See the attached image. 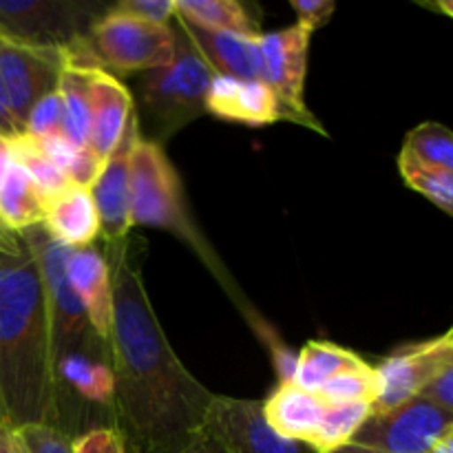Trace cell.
Listing matches in <instances>:
<instances>
[{
  "instance_id": "obj_1",
  "label": "cell",
  "mask_w": 453,
  "mask_h": 453,
  "mask_svg": "<svg viewBox=\"0 0 453 453\" xmlns=\"http://www.w3.org/2000/svg\"><path fill=\"white\" fill-rule=\"evenodd\" d=\"M111 273L113 427L128 453H181L203 434L215 394L177 358L146 292L128 234L104 248Z\"/></svg>"
},
{
  "instance_id": "obj_2",
  "label": "cell",
  "mask_w": 453,
  "mask_h": 453,
  "mask_svg": "<svg viewBox=\"0 0 453 453\" xmlns=\"http://www.w3.org/2000/svg\"><path fill=\"white\" fill-rule=\"evenodd\" d=\"M0 398L9 427H56L47 301L20 234L0 242Z\"/></svg>"
},
{
  "instance_id": "obj_3",
  "label": "cell",
  "mask_w": 453,
  "mask_h": 453,
  "mask_svg": "<svg viewBox=\"0 0 453 453\" xmlns=\"http://www.w3.org/2000/svg\"><path fill=\"white\" fill-rule=\"evenodd\" d=\"M128 217L133 226H150V228H162L166 233L175 234L177 239L186 243L195 255L202 259L212 273V277L219 281L226 295L234 301L239 312L246 317L255 334L259 336L261 343L268 348L273 357L274 370L283 372L295 361V352L281 343L277 334L268 327V323L252 310L243 292L239 290L237 283L226 270L224 261L217 257L208 239L203 237L202 230L195 224L193 215L186 203L184 184L180 180V173L168 159L164 146L153 144V142L137 140L135 149L131 155V180H128Z\"/></svg>"
},
{
  "instance_id": "obj_4",
  "label": "cell",
  "mask_w": 453,
  "mask_h": 453,
  "mask_svg": "<svg viewBox=\"0 0 453 453\" xmlns=\"http://www.w3.org/2000/svg\"><path fill=\"white\" fill-rule=\"evenodd\" d=\"M171 27L175 34L173 62L142 75L137 91L140 106H135L142 140L159 146L206 115V93L215 78L175 16Z\"/></svg>"
},
{
  "instance_id": "obj_5",
  "label": "cell",
  "mask_w": 453,
  "mask_h": 453,
  "mask_svg": "<svg viewBox=\"0 0 453 453\" xmlns=\"http://www.w3.org/2000/svg\"><path fill=\"white\" fill-rule=\"evenodd\" d=\"M20 239L34 255L42 279L51 339V367L66 357H96L111 361L109 343L93 330L87 312L66 281L65 264L69 248L60 246L42 224L22 230Z\"/></svg>"
},
{
  "instance_id": "obj_6",
  "label": "cell",
  "mask_w": 453,
  "mask_h": 453,
  "mask_svg": "<svg viewBox=\"0 0 453 453\" xmlns=\"http://www.w3.org/2000/svg\"><path fill=\"white\" fill-rule=\"evenodd\" d=\"M111 9L87 0H0V38L34 49H65L88 35Z\"/></svg>"
},
{
  "instance_id": "obj_7",
  "label": "cell",
  "mask_w": 453,
  "mask_h": 453,
  "mask_svg": "<svg viewBox=\"0 0 453 453\" xmlns=\"http://www.w3.org/2000/svg\"><path fill=\"white\" fill-rule=\"evenodd\" d=\"M102 69L118 73H146L171 65L175 34L171 22L153 25L124 13L109 12L97 18L87 35Z\"/></svg>"
},
{
  "instance_id": "obj_8",
  "label": "cell",
  "mask_w": 453,
  "mask_h": 453,
  "mask_svg": "<svg viewBox=\"0 0 453 453\" xmlns=\"http://www.w3.org/2000/svg\"><path fill=\"white\" fill-rule=\"evenodd\" d=\"M453 432V416L416 396L389 410L372 411L349 445L379 453H427Z\"/></svg>"
},
{
  "instance_id": "obj_9",
  "label": "cell",
  "mask_w": 453,
  "mask_h": 453,
  "mask_svg": "<svg viewBox=\"0 0 453 453\" xmlns=\"http://www.w3.org/2000/svg\"><path fill=\"white\" fill-rule=\"evenodd\" d=\"M310 40H312V34L299 25L259 34L257 44H259L261 56V82L268 84L283 109L290 113L292 124H301L321 135H327L326 128L310 113L303 100Z\"/></svg>"
},
{
  "instance_id": "obj_10",
  "label": "cell",
  "mask_w": 453,
  "mask_h": 453,
  "mask_svg": "<svg viewBox=\"0 0 453 453\" xmlns=\"http://www.w3.org/2000/svg\"><path fill=\"white\" fill-rule=\"evenodd\" d=\"M203 436L221 453H317L303 442L281 438L264 418V401L212 396Z\"/></svg>"
},
{
  "instance_id": "obj_11",
  "label": "cell",
  "mask_w": 453,
  "mask_h": 453,
  "mask_svg": "<svg viewBox=\"0 0 453 453\" xmlns=\"http://www.w3.org/2000/svg\"><path fill=\"white\" fill-rule=\"evenodd\" d=\"M65 56L58 49H34L0 38V84L9 113L25 135L31 109L60 82Z\"/></svg>"
},
{
  "instance_id": "obj_12",
  "label": "cell",
  "mask_w": 453,
  "mask_h": 453,
  "mask_svg": "<svg viewBox=\"0 0 453 453\" xmlns=\"http://www.w3.org/2000/svg\"><path fill=\"white\" fill-rule=\"evenodd\" d=\"M453 365V332L407 345L389 354L376 372L380 376V394L372 405V411L389 410L401 403L411 401L436 379L445 367Z\"/></svg>"
},
{
  "instance_id": "obj_13",
  "label": "cell",
  "mask_w": 453,
  "mask_h": 453,
  "mask_svg": "<svg viewBox=\"0 0 453 453\" xmlns=\"http://www.w3.org/2000/svg\"><path fill=\"white\" fill-rule=\"evenodd\" d=\"M137 140H140V127L133 111L118 149L106 157L100 175L88 186L97 219H100V237L104 239V246L119 243L133 230L131 217H128V180H131V155Z\"/></svg>"
},
{
  "instance_id": "obj_14",
  "label": "cell",
  "mask_w": 453,
  "mask_h": 453,
  "mask_svg": "<svg viewBox=\"0 0 453 453\" xmlns=\"http://www.w3.org/2000/svg\"><path fill=\"white\" fill-rule=\"evenodd\" d=\"M206 113L248 127L292 122L270 87L261 80H234L215 75L206 93Z\"/></svg>"
},
{
  "instance_id": "obj_15",
  "label": "cell",
  "mask_w": 453,
  "mask_h": 453,
  "mask_svg": "<svg viewBox=\"0 0 453 453\" xmlns=\"http://www.w3.org/2000/svg\"><path fill=\"white\" fill-rule=\"evenodd\" d=\"M135 104L133 96L111 71L97 69L88 91V142L87 146L106 162L118 149Z\"/></svg>"
},
{
  "instance_id": "obj_16",
  "label": "cell",
  "mask_w": 453,
  "mask_h": 453,
  "mask_svg": "<svg viewBox=\"0 0 453 453\" xmlns=\"http://www.w3.org/2000/svg\"><path fill=\"white\" fill-rule=\"evenodd\" d=\"M65 273L71 290L87 312L88 323L97 336L109 343L113 295H111V273L104 252L96 243L69 250Z\"/></svg>"
},
{
  "instance_id": "obj_17",
  "label": "cell",
  "mask_w": 453,
  "mask_h": 453,
  "mask_svg": "<svg viewBox=\"0 0 453 453\" xmlns=\"http://www.w3.org/2000/svg\"><path fill=\"white\" fill-rule=\"evenodd\" d=\"M175 18L199 56L211 66L212 73L234 80H261V56L259 44H257L259 35L248 38V35L226 34V31H211L180 16Z\"/></svg>"
},
{
  "instance_id": "obj_18",
  "label": "cell",
  "mask_w": 453,
  "mask_h": 453,
  "mask_svg": "<svg viewBox=\"0 0 453 453\" xmlns=\"http://www.w3.org/2000/svg\"><path fill=\"white\" fill-rule=\"evenodd\" d=\"M327 405L319 394L305 392L292 383H279L264 401V418L274 432L288 441L312 447Z\"/></svg>"
},
{
  "instance_id": "obj_19",
  "label": "cell",
  "mask_w": 453,
  "mask_h": 453,
  "mask_svg": "<svg viewBox=\"0 0 453 453\" xmlns=\"http://www.w3.org/2000/svg\"><path fill=\"white\" fill-rule=\"evenodd\" d=\"M42 226L60 246L69 250L96 243L100 237V219L88 188L75 184L66 186L47 203Z\"/></svg>"
},
{
  "instance_id": "obj_20",
  "label": "cell",
  "mask_w": 453,
  "mask_h": 453,
  "mask_svg": "<svg viewBox=\"0 0 453 453\" xmlns=\"http://www.w3.org/2000/svg\"><path fill=\"white\" fill-rule=\"evenodd\" d=\"M47 202L35 188L29 173L12 159L0 177V228L20 234L31 226L42 224Z\"/></svg>"
},
{
  "instance_id": "obj_21",
  "label": "cell",
  "mask_w": 453,
  "mask_h": 453,
  "mask_svg": "<svg viewBox=\"0 0 453 453\" xmlns=\"http://www.w3.org/2000/svg\"><path fill=\"white\" fill-rule=\"evenodd\" d=\"M361 363L365 361L352 349L341 348L330 341H308L296 354L292 385L317 394L327 380L334 379L341 372L349 370V367L361 365Z\"/></svg>"
},
{
  "instance_id": "obj_22",
  "label": "cell",
  "mask_w": 453,
  "mask_h": 453,
  "mask_svg": "<svg viewBox=\"0 0 453 453\" xmlns=\"http://www.w3.org/2000/svg\"><path fill=\"white\" fill-rule=\"evenodd\" d=\"M175 16L203 27L211 31H226V34L259 35V20L248 12L246 4L237 0H173Z\"/></svg>"
},
{
  "instance_id": "obj_23",
  "label": "cell",
  "mask_w": 453,
  "mask_h": 453,
  "mask_svg": "<svg viewBox=\"0 0 453 453\" xmlns=\"http://www.w3.org/2000/svg\"><path fill=\"white\" fill-rule=\"evenodd\" d=\"M398 171L411 190L429 199L445 215H453V171L427 166L405 153H398Z\"/></svg>"
},
{
  "instance_id": "obj_24",
  "label": "cell",
  "mask_w": 453,
  "mask_h": 453,
  "mask_svg": "<svg viewBox=\"0 0 453 453\" xmlns=\"http://www.w3.org/2000/svg\"><path fill=\"white\" fill-rule=\"evenodd\" d=\"M372 414L370 403H348V405H327L321 427L312 441L317 453H330L349 445L367 416Z\"/></svg>"
},
{
  "instance_id": "obj_25",
  "label": "cell",
  "mask_w": 453,
  "mask_h": 453,
  "mask_svg": "<svg viewBox=\"0 0 453 453\" xmlns=\"http://www.w3.org/2000/svg\"><path fill=\"white\" fill-rule=\"evenodd\" d=\"M317 394L326 405H348V403L374 405L380 394V376L370 363H361L336 374Z\"/></svg>"
},
{
  "instance_id": "obj_26",
  "label": "cell",
  "mask_w": 453,
  "mask_h": 453,
  "mask_svg": "<svg viewBox=\"0 0 453 453\" xmlns=\"http://www.w3.org/2000/svg\"><path fill=\"white\" fill-rule=\"evenodd\" d=\"M401 153L427 164V166L453 171V135L438 122H423L411 128Z\"/></svg>"
},
{
  "instance_id": "obj_27",
  "label": "cell",
  "mask_w": 453,
  "mask_h": 453,
  "mask_svg": "<svg viewBox=\"0 0 453 453\" xmlns=\"http://www.w3.org/2000/svg\"><path fill=\"white\" fill-rule=\"evenodd\" d=\"M9 149H12L13 162L20 164V166L29 173L35 188L40 190V195H42V199L47 203L71 184L65 177V173H62L60 168L53 166V164L35 149V144L27 135L9 142Z\"/></svg>"
},
{
  "instance_id": "obj_28",
  "label": "cell",
  "mask_w": 453,
  "mask_h": 453,
  "mask_svg": "<svg viewBox=\"0 0 453 453\" xmlns=\"http://www.w3.org/2000/svg\"><path fill=\"white\" fill-rule=\"evenodd\" d=\"M25 135L34 137V140L62 135V100L58 88L49 93V96H44L31 109L29 118L25 122Z\"/></svg>"
},
{
  "instance_id": "obj_29",
  "label": "cell",
  "mask_w": 453,
  "mask_h": 453,
  "mask_svg": "<svg viewBox=\"0 0 453 453\" xmlns=\"http://www.w3.org/2000/svg\"><path fill=\"white\" fill-rule=\"evenodd\" d=\"M18 434L29 453H73V438L51 425H25Z\"/></svg>"
},
{
  "instance_id": "obj_30",
  "label": "cell",
  "mask_w": 453,
  "mask_h": 453,
  "mask_svg": "<svg viewBox=\"0 0 453 453\" xmlns=\"http://www.w3.org/2000/svg\"><path fill=\"white\" fill-rule=\"evenodd\" d=\"M111 9L124 16L137 18V20L153 22V25H168L175 16L173 0H122V3L111 4Z\"/></svg>"
},
{
  "instance_id": "obj_31",
  "label": "cell",
  "mask_w": 453,
  "mask_h": 453,
  "mask_svg": "<svg viewBox=\"0 0 453 453\" xmlns=\"http://www.w3.org/2000/svg\"><path fill=\"white\" fill-rule=\"evenodd\" d=\"M73 453H127L124 438L118 429L96 427L73 438Z\"/></svg>"
},
{
  "instance_id": "obj_32",
  "label": "cell",
  "mask_w": 453,
  "mask_h": 453,
  "mask_svg": "<svg viewBox=\"0 0 453 453\" xmlns=\"http://www.w3.org/2000/svg\"><path fill=\"white\" fill-rule=\"evenodd\" d=\"M290 7L296 13V25L314 34L330 22V18L334 16L336 3L334 0H292Z\"/></svg>"
},
{
  "instance_id": "obj_33",
  "label": "cell",
  "mask_w": 453,
  "mask_h": 453,
  "mask_svg": "<svg viewBox=\"0 0 453 453\" xmlns=\"http://www.w3.org/2000/svg\"><path fill=\"white\" fill-rule=\"evenodd\" d=\"M418 396L425 398V401H429L432 405H436L438 410L451 414L453 411V365L445 367L436 379L429 380Z\"/></svg>"
},
{
  "instance_id": "obj_34",
  "label": "cell",
  "mask_w": 453,
  "mask_h": 453,
  "mask_svg": "<svg viewBox=\"0 0 453 453\" xmlns=\"http://www.w3.org/2000/svg\"><path fill=\"white\" fill-rule=\"evenodd\" d=\"M0 137H4L7 142H13V140H18V137H22V131L18 128V124L13 122L12 113H9L7 97H4L3 84H0Z\"/></svg>"
},
{
  "instance_id": "obj_35",
  "label": "cell",
  "mask_w": 453,
  "mask_h": 453,
  "mask_svg": "<svg viewBox=\"0 0 453 453\" xmlns=\"http://www.w3.org/2000/svg\"><path fill=\"white\" fill-rule=\"evenodd\" d=\"M0 453H29L18 429L9 427V425L0 427Z\"/></svg>"
},
{
  "instance_id": "obj_36",
  "label": "cell",
  "mask_w": 453,
  "mask_h": 453,
  "mask_svg": "<svg viewBox=\"0 0 453 453\" xmlns=\"http://www.w3.org/2000/svg\"><path fill=\"white\" fill-rule=\"evenodd\" d=\"M181 453H221V449L211 441V438L203 436L202 434V436H199L197 441L188 447V449H184Z\"/></svg>"
},
{
  "instance_id": "obj_37",
  "label": "cell",
  "mask_w": 453,
  "mask_h": 453,
  "mask_svg": "<svg viewBox=\"0 0 453 453\" xmlns=\"http://www.w3.org/2000/svg\"><path fill=\"white\" fill-rule=\"evenodd\" d=\"M9 162H12V149H9V142L4 137H0V177L7 171Z\"/></svg>"
},
{
  "instance_id": "obj_38",
  "label": "cell",
  "mask_w": 453,
  "mask_h": 453,
  "mask_svg": "<svg viewBox=\"0 0 453 453\" xmlns=\"http://www.w3.org/2000/svg\"><path fill=\"white\" fill-rule=\"evenodd\" d=\"M427 453H453V432L445 434Z\"/></svg>"
},
{
  "instance_id": "obj_39",
  "label": "cell",
  "mask_w": 453,
  "mask_h": 453,
  "mask_svg": "<svg viewBox=\"0 0 453 453\" xmlns=\"http://www.w3.org/2000/svg\"><path fill=\"white\" fill-rule=\"evenodd\" d=\"M330 453H379V451L363 449V447H357V445H345V447H341V449H336V451H330Z\"/></svg>"
},
{
  "instance_id": "obj_40",
  "label": "cell",
  "mask_w": 453,
  "mask_h": 453,
  "mask_svg": "<svg viewBox=\"0 0 453 453\" xmlns=\"http://www.w3.org/2000/svg\"><path fill=\"white\" fill-rule=\"evenodd\" d=\"M7 425V414H4V407H3V398H0V427Z\"/></svg>"
},
{
  "instance_id": "obj_41",
  "label": "cell",
  "mask_w": 453,
  "mask_h": 453,
  "mask_svg": "<svg viewBox=\"0 0 453 453\" xmlns=\"http://www.w3.org/2000/svg\"><path fill=\"white\" fill-rule=\"evenodd\" d=\"M13 233H4V230H0V242H4V239H9L12 237Z\"/></svg>"
},
{
  "instance_id": "obj_42",
  "label": "cell",
  "mask_w": 453,
  "mask_h": 453,
  "mask_svg": "<svg viewBox=\"0 0 453 453\" xmlns=\"http://www.w3.org/2000/svg\"><path fill=\"white\" fill-rule=\"evenodd\" d=\"M124 449H127V447H124ZM127 453H128V451H127Z\"/></svg>"
},
{
  "instance_id": "obj_43",
  "label": "cell",
  "mask_w": 453,
  "mask_h": 453,
  "mask_svg": "<svg viewBox=\"0 0 453 453\" xmlns=\"http://www.w3.org/2000/svg\"><path fill=\"white\" fill-rule=\"evenodd\" d=\"M0 230H3V228H0Z\"/></svg>"
}]
</instances>
